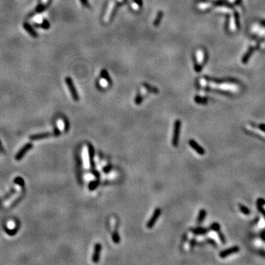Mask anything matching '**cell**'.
Masks as SVG:
<instances>
[{
	"label": "cell",
	"instance_id": "cell-1",
	"mask_svg": "<svg viewBox=\"0 0 265 265\" xmlns=\"http://www.w3.org/2000/svg\"><path fill=\"white\" fill-rule=\"evenodd\" d=\"M180 127H181V122L179 119L175 120L174 123V130H173V136L172 139V144L174 147H178L179 144V139H180Z\"/></svg>",
	"mask_w": 265,
	"mask_h": 265
},
{
	"label": "cell",
	"instance_id": "cell-2",
	"mask_svg": "<svg viewBox=\"0 0 265 265\" xmlns=\"http://www.w3.org/2000/svg\"><path fill=\"white\" fill-rule=\"evenodd\" d=\"M61 134V131L58 129H55V131L52 132H42V133H38V134L32 135L30 137L31 140H38V139H43L45 138H49L51 136H58Z\"/></svg>",
	"mask_w": 265,
	"mask_h": 265
},
{
	"label": "cell",
	"instance_id": "cell-3",
	"mask_svg": "<svg viewBox=\"0 0 265 265\" xmlns=\"http://www.w3.org/2000/svg\"><path fill=\"white\" fill-rule=\"evenodd\" d=\"M65 81L74 100L75 101L79 100V95H78V92H77L76 88H75V85H74L73 80H72V78H69V77H67V78H66Z\"/></svg>",
	"mask_w": 265,
	"mask_h": 265
},
{
	"label": "cell",
	"instance_id": "cell-4",
	"mask_svg": "<svg viewBox=\"0 0 265 265\" xmlns=\"http://www.w3.org/2000/svg\"><path fill=\"white\" fill-rule=\"evenodd\" d=\"M161 214V209L157 208V209H155L153 214H152V215L151 216L150 219H149V221L147 223L146 226L147 228L151 229L155 226L156 222H157V220L159 219V218L160 217Z\"/></svg>",
	"mask_w": 265,
	"mask_h": 265
},
{
	"label": "cell",
	"instance_id": "cell-5",
	"mask_svg": "<svg viewBox=\"0 0 265 265\" xmlns=\"http://www.w3.org/2000/svg\"><path fill=\"white\" fill-rule=\"evenodd\" d=\"M196 58H197V66L195 69L197 70V72H200V69H201V66H203V63L204 62L205 58V52L202 49H198L196 52Z\"/></svg>",
	"mask_w": 265,
	"mask_h": 265
},
{
	"label": "cell",
	"instance_id": "cell-6",
	"mask_svg": "<svg viewBox=\"0 0 265 265\" xmlns=\"http://www.w3.org/2000/svg\"><path fill=\"white\" fill-rule=\"evenodd\" d=\"M102 250V245L100 243H96L94 247V253L92 255V261L94 263H98L100 258V253Z\"/></svg>",
	"mask_w": 265,
	"mask_h": 265
},
{
	"label": "cell",
	"instance_id": "cell-7",
	"mask_svg": "<svg viewBox=\"0 0 265 265\" xmlns=\"http://www.w3.org/2000/svg\"><path fill=\"white\" fill-rule=\"evenodd\" d=\"M32 148V144L28 143L27 144H25L23 147L21 148L19 151L18 152V153L16 156V160L20 161L22 159V158L25 156V154L27 153V152L29 150H30Z\"/></svg>",
	"mask_w": 265,
	"mask_h": 265
},
{
	"label": "cell",
	"instance_id": "cell-8",
	"mask_svg": "<svg viewBox=\"0 0 265 265\" xmlns=\"http://www.w3.org/2000/svg\"><path fill=\"white\" fill-rule=\"evenodd\" d=\"M189 144L192 147V149H193L197 153L200 155V156H203L205 154V149L200 145L198 144L196 141L191 139V140L189 141Z\"/></svg>",
	"mask_w": 265,
	"mask_h": 265
},
{
	"label": "cell",
	"instance_id": "cell-9",
	"mask_svg": "<svg viewBox=\"0 0 265 265\" xmlns=\"http://www.w3.org/2000/svg\"><path fill=\"white\" fill-rule=\"evenodd\" d=\"M87 146H88V156H89V159H90V164H91V166H92V169H94L95 166V164L94 161V156H95V151H94V148L93 145L90 143L87 144Z\"/></svg>",
	"mask_w": 265,
	"mask_h": 265
},
{
	"label": "cell",
	"instance_id": "cell-10",
	"mask_svg": "<svg viewBox=\"0 0 265 265\" xmlns=\"http://www.w3.org/2000/svg\"><path fill=\"white\" fill-rule=\"evenodd\" d=\"M23 27L25 28V30L27 31V33L29 34L30 36H32V38H36L38 37V32L35 30V29H34V28L32 27L31 26L29 23H27V22H25V23L23 24Z\"/></svg>",
	"mask_w": 265,
	"mask_h": 265
},
{
	"label": "cell",
	"instance_id": "cell-11",
	"mask_svg": "<svg viewBox=\"0 0 265 265\" xmlns=\"http://www.w3.org/2000/svg\"><path fill=\"white\" fill-rule=\"evenodd\" d=\"M239 250V247H237V246H234V247H230V248H228V249H227V250H223V251L221 252V253H219V256H220L221 258L227 257V256H229V255H231V254H233V253H236V252H238Z\"/></svg>",
	"mask_w": 265,
	"mask_h": 265
},
{
	"label": "cell",
	"instance_id": "cell-12",
	"mask_svg": "<svg viewBox=\"0 0 265 265\" xmlns=\"http://www.w3.org/2000/svg\"><path fill=\"white\" fill-rule=\"evenodd\" d=\"M208 229L203 228H195L191 229V232L195 235H204L208 233Z\"/></svg>",
	"mask_w": 265,
	"mask_h": 265
},
{
	"label": "cell",
	"instance_id": "cell-13",
	"mask_svg": "<svg viewBox=\"0 0 265 265\" xmlns=\"http://www.w3.org/2000/svg\"><path fill=\"white\" fill-rule=\"evenodd\" d=\"M206 214H207V212H206V210L204 209H201L199 211V214H198L197 216V223L198 224H200L203 222V220L205 219V217H206Z\"/></svg>",
	"mask_w": 265,
	"mask_h": 265
},
{
	"label": "cell",
	"instance_id": "cell-14",
	"mask_svg": "<svg viewBox=\"0 0 265 265\" xmlns=\"http://www.w3.org/2000/svg\"><path fill=\"white\" fill-rule=\"evenodd\" d=\"M99 179H97V180H92V181H91L90 183H88V188L90 191H94L95 189H96L99 186Z\"/></svg>",
	"mask_w": 265,
	"mask_h": 265
},
{
	"label": "cell",
	"instance_id": "cell-15",
	"mask_svg": "<svg viewBox=\"0 0 265 265\" xmlns=\"http://www.w3.org/2000/svg\"><path fill=\"white\" fill-rule=\"evenodd\" d=\"M112 239H113V242L115 244H119L120 242V237H119V233L116 230H115L113 233H112Z\"/></svg>",
	"mask_w": 265,
	"mask_h": 265
},
{
	"label": "cell",
	"instance_id": "cell-16",
	"mask_svg": "<svg viewBox=\"0 0 265 265\" xmlns=\"http://www.w3.org/2000/svg\"><path fill=\"white\" fill-rule=\"evenodd\" d=\"M47 8V5H43V4H39V5H38V6L36 7L35 11L36 13H43L45 10H46Z\"/></svg>",
	"mask_w": 265,
	"mask_h": 265
},
{
	"label": "cell",
	"instance_id": "cell-17",
	"mask_svg": "<svg viewBox=\"0 0 265 265\" xmlns=\"http://www.w3.org/2000/svg\"><path fill=\"white\" fill-rule=\"evenodd\" d=\"M40 27L43 28L44 30H48L50 27V24H49V21L47 19H44L41 22V24L40 25Z\"/></svg>",
	"mask_w": 265,
	"mask_h": 265
},
{
	"label": "cell",
	"instance_id": "cell-18",
	"mask_svg": "<svg viewBox=\"0 0 265 265\" xmlns=\"http://www.w3.org/2000/svg\"><path fill=\"white\" fill-rule=\"evenodd\" d=\"M14 183H16V184H18V185H19V186H21V187L25 186V180L21 178V177H16V178L14 179Z\"/></svg>",
	"mask_w": 265,
	"mask_h": 265
},
{
	"label": "cell",
	"instance_id": "cell-19",
	"mask_svg": "<svg viewBox=\"0 0 265 265\" xmlns=\"http://www.w3.org/2000/svg\"><path fill=\"white\" fill-rule=\"evenodd\" d=\"M195 101L198 104H206L207 103V99L206 98L200 97H195Z\"/></svg>",
	"mask_w": 265,
	"mask_h": 265
},
{
	"label": "cell",
	"instance_id": "cell-20",
	"mask_svg": "<svg viewBox=\"0 0 265 265\" xmlns=\"http://www.w3.org/2000/svg\"><path fill=\"white\" fill-rule=\"evenodd\" d=\"M239 209L241 210V211H242V213L244 214H246V215L250 214V210H249V209H247V207H245V206H243V205H241V204L239 205Z\"/></svg>",
	"mask_w": 265,
	"mask_h": 265
},
{
	"label": "cell",
	"instance_id": "cell-21",
	"mask_svg": "<svg viewBox=\"0 0 265 265\" xmlns=\"http://www.w3.org/2000/svg\"><path fill=\"white\" fill-rule=\"evenodd\" d=\"M211 229L212 230H214V231L219 232V230H220V226H219V225L218 223H214L211 226Z\"/></svg>",
	"mask_w": 265,
	"mask_h": 265
},
{
	"label": "cell",
	"instance_id": "cell-22",
	"mask_svg": "<svg viewBox=\"0 0 265 265\" xmlns=\"http://www.w3.org/2000/svg\"><path fill=\"white\" fill-rule=\"evenodd\" d=\"M161 18H162V13H161V11H160V12L159 13V14H158L157 17H156V19L155 20V21H154V25H156V26L159 25V23H160V21H161Z\"/></svg>",
	"mask_w": 265,
	"mask_h": 265
},
{
	"label": "cell",
	"instance_id": "cell-23",
	"mask_svg": "<svg viewBox=\"0 0 265 265\" xmlns=\"http://www.w3.org/2000/svg\"><path fill=\"white\" fill-rule=\"evenodd\" d=\"M142 101H143V96L142 94L137 95V97L135 98V103L137 105H139Z\"/></svg>",
	"mask_w": 265,
	"mask_h": 265
},
{
	"label": "cell",
	"instance_id": "cell-24",
	"mask_svg": "<svg viewBox=\"0 0 265 265\" xmlns=\"http://www.w3.org/2000/svg\"><path fill=\"white\" fill-rule=\"evenodd\" d=\"M111 169H112V166L111 164H108V165H107V166H105V167L102 169V172H103L104 173L107 174V173H108V172H111Z\"/></svg>",
	"mask_w": 265,
	"mask_h": 265
},
{
	"label": "cell",
	"instance_id": "cell-25",
	"mask_svg": "<svg viewBox=\"0 0 265 265\" xmlns=\"http://www.w3.org/2000/svg\"><path fill=\"white\" fill-rule=\"evenodd\" d=\"M15 192H16V190H15V189H11V191H10V192H8V194H7V195H5V197H3V199H4V200H5V199H8V197H11V195H13V194H14V193H15Z\"/></svg>",
	"mask_w": 265,
	"mask_h": 265
},
{
	"label": "cell",
	"instance_id": "cell-26",
	"mask_svg": "<svg viewBox=\"0 0 265 265\" xmlns=\"http://www.w3.org/2000/svg\"><path fill=\"white\" fill-rule=\"evenodd\" d=\"M217 233H218V234H219V239H220V240H221V242H222V243L225 244V243H226V239H225L224 236H223V235L222 234V233H221L219 231L217 232Z\"/></svg>",
	"mask_w": 265,
	"mask_h": 265
},
{
	"label": "cell",
	"instance_id": "cell-27",
	"mask_svg": "<svg viewBox=\"0 0 265 265\" xmlns=\"http://www.w3.org/2000/svg\"><path fill=\"white\" fill-rule=\"evenodd\" d=\"M81 3L83 5H85V7H88V1L87 0H80Z\"/></svg>",
	"mask_w": 265,
	"mask_h": 265
},
{
	"label": "cell",
	"instance_id": "cell-28",
	"mask_svg": "<svg viewBox=\"0 0 265 265\" xmlns=\"http://www.w3.org/2000/svg\"><path fill=\"white\" fill-rule=\"evenodd\" d=\"M0 151H2V152H5V150H4V149H3V147H2V144H1V142H0Z\"/></svg>",
	"mask_w": 265,
	"mask_h": 265
},
{
	"label": "cell",
	"instance_id": "cell-29",
	"mask_svg": "<svg viewBox=\"0 0 265 265\" xmlns=\"http://www.w3.org/2000/svg\"><path fill=\"white\" fill-rule=\"evenodd\" d=\"M51 1H52V0H49V3H50V2Z\"/></svg>",
	"mask_w": 265,
	"mask_h": 265
}]
</instances>
